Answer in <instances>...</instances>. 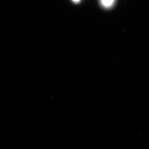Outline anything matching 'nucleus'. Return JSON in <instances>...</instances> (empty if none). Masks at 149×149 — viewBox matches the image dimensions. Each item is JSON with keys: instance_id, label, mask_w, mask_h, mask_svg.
Here are the masks:
<instances>
[{"instance_id": "f03ea898", "label": "nucleus", "mask_w": 149, "mask_h": 149, "mask_svg": "<svg viewBox=\"0 0 149 149\" xmlns=\"http://www.w3.org/2000/svg\"><path fill=\"white\" fill-rule=\"evenodd\" d=\"M72 1L74 2V3H79L80 2L81 0H72Z\"/></svg>"}, {"instance_id": "f257e3e1", "label": "nucleus", "mask_w": 149, "mask_h": 149, "mask_svg": "<svg viewBox=\"0 0 149 149\" xmlns=\"http://www.w3.org/2000/svg\"><path fill=\"white\" fill-rule=\"evenodd\" d=\"M115 1L116 0H100V3L103 8L109 9L114 6Z\"/></svg>"}]
</instances>
